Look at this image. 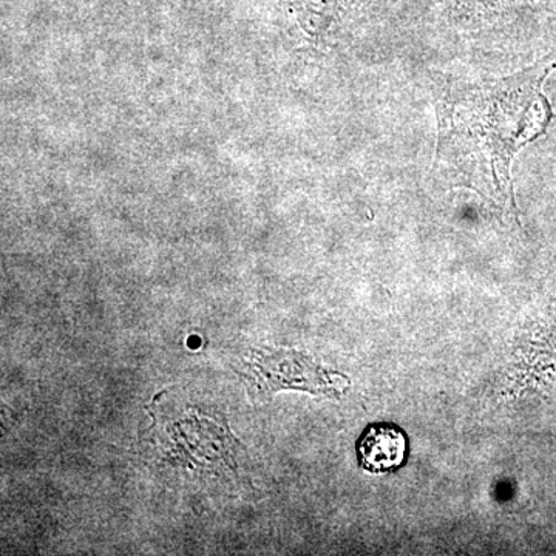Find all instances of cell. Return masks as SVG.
Segmentation results:
<instances>
[{"instance_id":"cell-1","label":"cell","mask_w":556,"mask_h":556,"mask_svg":"<svg viewBox=\"0 0 556 556\" xmlns=\"http://www.w3.org/2000/svg\"><path fill=\"white\" fill-rule=\"evenodd\" d=\"M555 68L556 61H543L507 78L447 87L437 102L434 170L442 179L517 217L511 164L556 118L544 93Z\"/></svg>"},{"instance_id":"cell-2","label":"cell","mask_w":556,"mask_h":556,"mask_svg":"<svg viewBox=\"0 0 556 556\" xmlns=\"http://www.w3.org/2000/svg\"><path fill=\"white\" fill-rule=\"evenodd\" d=\"M247 367L248 379L263 394L287 387L314 394H332L342 382L340 376L331 378V372L295 351H254Z\"/></svg>"},{"instance_id":"cell-3","label":"cell","mask_w":556,"mask_h":556,"mask_svg":"<svg viewBox=\"0 0 556 556\" xmlns=\"http://www.w3.org/2000/svg\"><path fill=\"white\" fill-rule=\"evenodd\" d=\"M408 441L404 431L390 424H375L357 441V456L362 468L382 475L397 470L407 459Z\"/></svg>"},{"instance_id":"cell-4","label":"cell","mask_w":556,"mask_h":556,"mask_svg":"<svg viewBox=\"0 0 556 556\" xmlns=\"http://www.w3.org/2000/svg\"><path fill=\"white\" fill-rule=\"evenodd\" d=\"M471 2H485L486 5H496L501 0H471ZM503 2H510V0H503ZM533 2H556V0H533Z\"/></svg>"}]
</instances>
